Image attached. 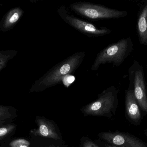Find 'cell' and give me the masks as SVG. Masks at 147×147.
<instances>
[{"instance_id": "obj_1", "label": "cell", "mask_w": 147, "mask_h": 147, "mask_svg": "<svg viewBox=\"0 0 147 147\" xmlns=\"http://www.w3.org/2000/svg\"><path fill=\"white\" fill-rule=\"evenodd\" d=\"M85 55L84 51L77 52L58 63L34 82L29 92L44 91L63 82L67 76L74 73L80 66Z\"/></svg>"}, {"instance_id": "obj_2", "label": "cell", "mask_w": 147, "mask_h": 147, "mask_svg": "<svg viewBox=\"0 0 147 147\" xmlns=\"http://www.w3.org/2000/svg\"><path fill=\"white\" fill-rule=\"evenodd\" d=\"M134 46L133 41L129 37L109 45L98 54L91 70H97L101 65L106 64H112L114 66L118 67L131 53Z\"/></svg>"}, {"instance_id": "obj_3", "label": "cell", "mask_w": 147, "mask_h": 147, "mask_svg": "<svg viewBox=\"0 0 147 147\" xmlns=\"http://www.w3.org/2000/svg\"><path fill=\"white\" fill-rule=\"evenodd\" d=\"M71 11L86 19L105 20L119 19L127 16L128 12L110 8L87 2H77L70 5Z\"/></svg>"}, {"instance_id": "obj_4", "label": "cell", "mask_w": 147, "mask_h": 147, "mask_svg": "<svg viewBox=\"0 0 147 147\" xmlns=\"http://www.w3.org/2000/svg\"><path fill=\"white\" fill-rule=\"evenodd\" d=\"M57 12L60 18L65 23L90 38L102 37L112 33V30L107 27L98 28L93 24L76 17L71 14L65 7H59Z\"/></svg>"}, {"instance_id": "obj_5", "label": "cell", "mask_w": 147, "mask_h": 147, "mask_svg": "<svg viewBox=\"0 0 147 147\" xmlns=\"http://www.w3.org/2000/svg\"><path fill=\"white\" fill-rule=\"evenodd\" d=\"M129 89L133 90L139 107L147 113V95L144 69L137 60H134L128 70Z\"/></svg>"}, {"instance_id": "obj_6", "label": "cell", "mask_w": 147, "mask_h": 147, "mask_svg": "<svg viewBox=\"0 0 147 147\" xmlns=\"http://www.w3.org/2000/svg\"><path fill=\"white\" fill-rule=\"evenodd\" d=\"M117 91L114 86L104 91L95 102L86 105L84 112L87 114L102 116L109 113L117 101Z\"/></svg>"}, {"instance_id": "obj_7", "label": "cell", "mask_w": 147, "mask_h": 147, "mask_svg": "<svg viewBox=\"0 0 147 147\" xmlns=\"http://www.w3.org/2000/svg\"><path fill=\"white\" fill-rule=\"evenodd\" d=\"M100 137L111 146L117 147H147V144L138 138L121 132H105Z\"/></svg>"}, {"instance_id": "obj_8", "label": "cell", "mask_w": 147, "mask_h": 147, "mask_svg": "<svg viewBox=\"0 0 147 147\" xmlns=\"http://www.w3.org/2000/svg\"><path fill=\"white\" fill-rule=\"evenodd\" d=\"M136 32L140 44L147 45V0L140 3L136 21Z\"/></svg>"}, {"instance_id": "obj_9", "label": "cell", "mask_w": 147, "mask_h": 147, "mask_svg": "<svg viewBox=\"0 0 147 147\" xmlns=\"http://www.w3.org/2000/svg\"><path fill=\"white\" fill-rule=\"evenodd\" d=\"M35 122L38 125V128L31 130L30 132L31 134L35 136H40L55 140L60 139L54 125L51 122L40 117H37Z\"/></svg>"}, {"instance_id": "obj_10", "label": "cell", "mask_w": 147, "mask_h": 147, "mask_svg": "<svg viewBox=\"0 0 147 147\" xmlns=\"http://www.w3.org/2000/svg\"><path fill=\"white\" fill-rule=\"evenodd\" d=\"M25 11L20 7H15L9 9L0 20V31L6 32L13 28L20 21Z\"/></svg>"}, {"instance_id": "obj_11", "label": "cell", "mask_w": 147, "mask_h": 147, "mask_svg": "<svg viewBox=\"0 0 147 147\" xmlns=\"http://www.w3.org/2000/svg\"><path fill=\"white\" fill-rule=\"evenodd\" d=\"M125 105L127 115L133 122L137 123L141 119L139 104L136 99L133 90L129 88L126 91Z\"/></svg>"}, {"instance_id": "obj_12", "label": "cell", "mask_w": 147, "mask_h": 147, "mask_svg": "<svg viewBox=\"0 0 147 147\" xmlns=\"http://www.w3.org/2000/svg\"><path fill=\"white\" fill-rule=\"evenodd\" d=\"M17 128L13 123H0V146H4L13 138Z\"/></svg>"}, {"instance_id": "obj_13", "label": "cell", "mask_w": 147, "mask_h": 147, "mask_svg": "<svg viewBox=\"0 0 147 147\" xmlns=\"http://www.w3.org/2000/svg\"><path fill=\"white\" fill-rule=\"evenodd\" d=\"M18 117V110L14 107L0 105V123H12Z\"/></svg>"}, {"instance_id": "obj_14", "label": "cell", "mask_w": 147, "mask_h": 147, "mask_svg": "<svg viewBox=\"0 0 147 147\" xmlns=\"http://www.w3.org/2000/svg\"><path fill=\"white\" fill-rule=\"evenodd\" d=\"M18 53V51L14 50L0 51V72L6 67L8 61L13 58Z\"/></svg>"}, {"instance_id": "obj_15", "label": "cell", "mask_w": 147, "mask_h": 147, "mask_svg": "<svg viewBox=\"0 0 147 147\" xmlns=\"http://www.w3.org/2000/svg\"><path fill=\"white\" fill-rule=\"evenodd\" d=\"M8 147H30V142L22 138H12L5 146Z\"/></svg>"}, {"instance_id": "obj_16", "label": "cell", "mask_w": 147, "mask_h": 147, "mask_svg": "<svg viewBox=\"0 0 147 147\" xmlns=\"http://www.w3.org/2000/svg\"><path fill=\"white\" fill-rule=\"evenodd\" d=\"M83 147H100L97 146L92 142L89 140H86L84 142Z\"/></svg>"}, {"instance_id": "obj_17", "label": "cell", "mask_w": 147, "mask_h": 147, "mask_svg": "<svg viewBox=\"0 0 147 147\" xmlns=\"http://www.w3.org/2000/svg\"><path fill=\"white\" fill-rule=\"evenodd\" d=\"M108 147H117L115 146H111H111H108Z\"/></svg>"}, {"instance_id": "obj_18", "label": "cell", "mask_w": 147, "mask_h": 147, "mask_svg": "<svg viewBox=\"0 0 147 147\" xmlns=\"http://www.w3.org/2000/svg\"><path fill=\"white\" fill-rule=\"evenodd\" d=\"M3 4H0V6H3Z\"/></svg>"}, {"instance_id": "obj_19", "label": "cell", "mask_w": 147, "mask_h": 147, "mask_svg": "<svg viewBox=\"0 0 147 147\" xmlns=\"http://www.w3.org/2000/svg\"><path fill=\"white\" fill-rule=\"evenodd\" d=\"M59 147V146H53V147Z\"/></svg>"}, {"instance_id": "obj_20", "label": "cell", "mask_w": 147, "mask_h": 147, "mask_svg": "<svg viewBox=\"0 0 147 147\" xmlns=\"http://www.w3.org/2000/svg\"><path fill=\"white\" fill-rule=\"evenodd\" d=\"M0 147H8L0 146Z\"/></svg>"}]
</instances>
